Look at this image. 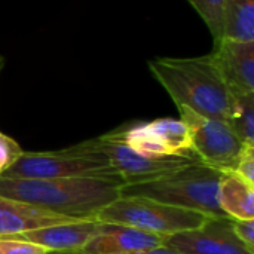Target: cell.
<instances>
[{
  "label": "cell",
  "instance_id": "6da1fadb",
  "mask_svg": "<svg viewBox=\"0 0 254 254\" xmlns=\"http://www.w3.org/2000/svg\"><path fill=\"white\" fill-rule=\"evenodd\" d=\"M118 174L64 179H4L0 196H7L74 220H97V214L121 196Z\"/></svg>",
  "mask_w": 254,
  "mask_h": 254
},
{
  "label": "cell",
  "instance_id": "7a4b0ae2",
  "mask_svg": "<svg viewBox=\"0 0 254 254\" xmlns=\"http://www.w3.org/2000/svg\"><path fill=\"white\" fill-rule=\"evenodd\" d=\"M147 67L177 107H186L207 118L228 119L234 94L211 54L192 58H153L147 61Z\"/></svg>",
  "mask_w": 254,
  "mask_h": 254
},
{
  "label": "cell",
  "instance_id": "3957f363",
  "mask_svg": "<svg viewBox=\"0 0 254 254\" xmlns=\"http://www.w3.org/2000/svg\"><path fill=\"white\" fill-rule=\"evenodd\" d=\"M222 171L195 162L162 179L127 185L121 188L122 196H143L168 205L199 211L210 217H226L217 201Z\"/></svg>",
  "mask_w": 254,
  "mask_h": 254
},
{
  "label": "cell",
  "instance_id": "277c9868",
  "mask_svg": "<svg viewBox=\"0 0 254 254\" xmlns=\"http://www.w3.org/2000/svg\"><path fill=\"white\" fill-rule=\"evenodd\" d=\"M116 174L95 138L52 152H22L0 176L4 179H64Z\"/></svg>",
  "mask_w": 254,
  "mask_h": 254
},
{
  "label": "cell",
  "instance_id": "5b68a950",
  "mask_svg": "<svg viewBox=\"0 0 254 254\" xmlns=\"http://www.w3.org/2000/svg\"><path fill=\"white\" fill-rule=\"evenodd\" d=\"M101 223L125 225L161 237L201 228L210 216L143 196H119L95 217Z\"/></svg>",
  "mask_w": 254,
  "mask_h": 254
},
{
  "label": "cell",
  "instance_id": "8992f818",
  "mask_svg": "<svg viewBox=\"0 0 254 254\" xmlns=\"http://www.w3.org/2000/svg\"><path fill=\"white\" fill-rule=\"evenodd\" d=\"M180 121L188 127L190 150L196 159L217 171H234L246 146L226 121L198 115L186 107H177Z\"/></svg>",
  "mask_w": 254,
  "mask_h": 254
},
{
  "label": "cell",
  "instance_id": "52a82bcc",
  "mask_svg": "<svg viewBox=\"0 0 254 254\" xmlns=\"http://www.w3.org/2000/svg\"><path fill=\"white\" fill-rule=\"evenodd\" d=\"M95 143L121 177L122 186L149 183L199 162L195 156H147L137 153L125 144L118 129L97 137Z\"/></svg>",
  "mask_w": 254,
  "mask_h": 254
},
{
  "label": "cell",
  "instance_id": "ba28073f",
  "mask_svg": "<svg viewBox=\"0 0 254 254\" xmlns=\"http://www.w3.org/2000/svg\"><path fill=\"white\" fill-rule=\"evenodd\" d=\"M127 146L147 156H195L188 127L180 119L161 118L152 122L118 128ZM196 158V156H195Z\"/></svg>",
  "mask_w": 254,
  "mask_h": 254
},
{
  "label": "cell",
  "instance_id": "9c48e42d",
  "mask_svg": "<svg viewBox=\"0 0 254 254\" xmlns=\"http://www.w3.org/2000/svg\"><path fill=\"white\" fill-rule=\"evenodd\" d=\"M165 246L180 254H254L237 238L229 217H210L198 229L167 237Z\"/></svg>",
  "mask_w": 254,
  "mask_h": 254
},
{
  "label": "cell",
  "instance_id": "30bf717a",
  "mask_svg": "<svg viewBox=\"0 0 254 254\" xmlns=\"http://www.w3.org/2000/svg\"><path fill=\"white\" fill-rule=\"evenodd\" d=\"M165 237L137 228L101 223L98 232L76 253L63 254H132L165 246Z\"/></svg>",
  "mask_w": 254,
  "mask_h": 254
},
{
  "label": "cell",
  "instance_id": "8fae6325",
  "mask_svg": "<svg viewBox=\"0 0 254 254\" xmlns=\"http://www.w3.org/2000/svg\"><path fill=\"white\" fill-rule=\"evenodd\" d=\"M100 225L101 222L98 220H76L27 231L6 238L43 247L49 253H76L98 232Z\"/></svg>",
  "mask_w": 254,
  "mask_h": 254
},
{
  "label": "cell",
  "instance_id": "7c38bea8",
  "mask_svg": "<svg viewBox=\"0 0 254 254\" xmlns=\"http://www.w3.org/2000/svg\"><path fill=\"white\" fill-rule=\"evenodd\" d=\"M232 94L254 92V42L222 37L211 51Z\"/></svg>",
  "mask_w": 254,
  "mask_h": 254
},
{
  "label": "cell",
  "instance_id": "4fadbf2b",
  "mask_svg": "<svg viewBox=\"0 0 254 254\" xmlns=\"http://www.w3.org/2000/svg\"><path fill=\"white\" fill-rule=\"evenodd\" d=\"M68 222L76 220L51 213L27 202H21L7 196H0V238Z\"/></svg>",
  "mask_w": 254,
  "mask_h": 254
},
{
  "label": "cell",
  "instance_id": "5bb4252c",
  "mask_svg": "<svg viewBox=\"0 0 254 254\" xmlns=\"http://www.w3.org/2000/svg\"><path fill=\"white\" fill-rule=\"evenodd\" d=\"M217 201L229 219H254V183L247 182L234 171L222 173Z\"/></svg>",
  "mask_w": 254,
  "mask_h": 254
},
{
  "label": "cell",
  "instance_id": "9a60e30c",
  "mask_svg": "<svg viewBox=\"0 0 254 254\" xmlns=\"http://www.w3.org/2000/svg\"><path fill=\"white\" fill-rule=\"evenodd\" d=\"M222 37L254 42V0H226Z\"/></svg>",
  "mask_w": 254,
  "mask_h": 254
},
{
  "label": "cell",
  "instance_id": "2e32d148",
  "mask_svg": "<svg viewBox=\"0 0 254 254\" xmlns=\"http://www.w3.org/2000/svg\"><path fill=\"white\" fill-rule=\"evenodd\" d=\"M226 122L244 146L254 147V92L234 94L232 109Z\"/></svg>",
  "mask_w": 254,
  "mask_h": 254
},
{
  "label": "cell",
  "instance_id": "e0dca14e",
  "mask_svg": "<svg viewBox=\"0 0 254 254\" xmlns=\"http://www.w3.org/2000/svg\"><path fill=\"white\" fill-rule=\"evenodd\" d=\"M190 6L199 13L205 25L208 27L213 40L222 39L223 31V9L226 0H188Z\"/></svg>",
  "mask_w": 254,
  "mask_h": 254
},
{
  "label": "cell",
  "instance_id": "ac0fdd59",
  "mask_svg": "<svg viewBox=\"0 0 254 254\" xmlns=\"http://www.w3.org/2000/svg\"><path fill=\"white\" fill-rule=\"evenodd\" d=\"M22 152L24 150L13 138L0 132V176L22 155Z\"/></svg>",
  "mask_w": 254,
  "mask_h": 254
},
{
  "label": "cell",
  "instance_id": "d6986e66",
  "mask_svg": "<svg viewBox=\"0 0 254 254\" xmlns=\"http://www.w3.org/2000/svg\"><path fill=\"white\" fill-rule=\"evenodd\" d=\"M0 254H49V252L43 247L22 243L16 240H10L6 237L0 238Z\"/></svg>",
  "mask_w": 254,
  "mask_h": 254
},
{
  "label": "cell",
  "instance_id": "ffe728a7",
  "mask_svg": "<svg viewBox=\"0 0 254 254\" xmlns=\"http://www.w3.org/2000/svg\"><path fill=\"white\" fill-rule=\"evenodd\" d=\"M232 229L237 238L243 243V246L254 253V219L235 220L232 219Z\"/></svg>",
  "mask_w": 254,
  "mask_h": 254
},
{
  "label": "cell",
  "instance_id": "44dd1931",
  "mask_svg": "<svg viewBox=\"0 0 254 254\" xmlns=\"http://www.w3.org/2000/svg\"><path fill=\"white\" fill-rule=\"evenodd\" d=\"M238 176L246 179L247 182L254 183V147L253 146H246L241 158L238 159V164L234 170Z\"/></svg>",
  "mask_w": 254,
  "mask_h": 254
},
{
  "label": "cell",
  "instance_id": "7402d4cb",
  "mask_svg": "<svg viewBox=\"0 0 254 254\" xmlns=\"http://www.w3.org/2000/svg\"><path fill=\"white\" fill-rule=\"evenodd\" d=\"M132 254H180L179 252L167 247V246H162V247H156V249H152V250H146V252H140V253H132Z\"/></svg>",
  "mask_w": 254,
  "mask_h": 254
},
{
  "label": "cell",
  "instance_id": "603a6c76",
  "mask_svg": "<svg viewBox=\"0 0 254 254\" xmlns=\"http://www.w3.org/2000/svg\"><path fill=\"white\" fill-rule=\"evenodd\" d=\"M3 65H4V60L0 61V71H1V68H3Z\"/></svg>",
  "mask_w": 254,
  "mask_h": 254
},
{
  "label": "cell",
  "instance_id": "cb8c5ba5",
  "mask_svg": "<svg viewBox=\"0 0 254 254\" xmlns=\"http://www.w3.org/2000/svg\"><path fill=\"white\" fill-rule=\"evenodd\" d=\"M49 254H63V253H49Z\"/></svg>",
  "mask_w": 254,
  "mask_h": 254
},
{
  "label": "cell",
  "instance_id": "d4e9b609",
  "mask_svg": "<svg viewBox=\"0 0 254 254\" xmlns=\"http://www.w3.org/2000/svg\"><path fill=\"white\" fill-rule=\"evenodd\" d=\"M1 60H3V58H1V57H0V61H1Z\"/></svg>",
  "mask_w": 254,
  "mask_h": 254
}]
</instances>
